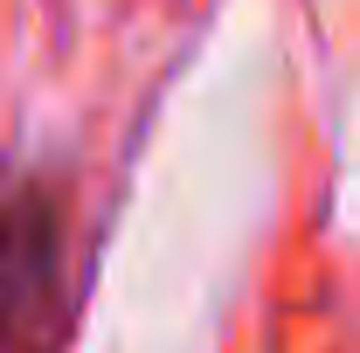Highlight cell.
Masks as SVG:
<instances>
[{"label": "cell", "instance_id": "6da1fadb", "mask_svg": "<svg viewBox=\"0 0 360 353\" xmlns=\"http://www.w3.org/2000/svg\"><path fill=\"white\" fill-rule=\"evenodd\" d=\"M77 305L70 222L42 180L0 187V353H56Z\"/></svg>", "mask_w": 360, "mask_h": 353}]
</instances>
